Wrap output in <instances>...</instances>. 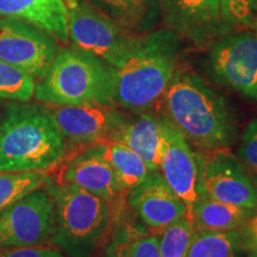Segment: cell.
<instances>
[{"mask_svg":"<svg viewBox=\"0 0 257 257\" xmlns=\"http://www.w3.org/2000/svg\"><path fill=\"white\" fill-rule=\"evenodd\" d=\"M162 115L195 152L229 149L237 134L226 99L189 69L178 68L161 99Z\"/></svg>","mask_w":257,"mask_h":257,"instance_id":"cell-1","label":"cell"},{"mask_svg":"<svg viewBox=\"0 0 257 257\" xmlns=\"http://www.w3.org/2000/svg\"><path fill=\"white\" fill-rule=\"evenodd\" d=\"M181 38L170 29L140 35L114 69V102L130 113L161 101L179 68Z\"/></svg>","mask_w":257,"mask_h":257,"instance_id":"cell-2","label":"cell"},{"mask_svg":"<svg viewBox=\"0 0 257 257\" xmlns=\"http://www.w3.org/2000/svg\"><path fill=\"white\" fill-rule=\"evenodd\" d=\"M64 154V138L46 105L6 106L0 119V172H43Z\"/></svg>","mask_w":257,"mask_h":257,"instance_id":"cell-3","label":"cell"},{"mask_svg":"<svg viewBox=\"0 0 257 257\" xmlns=\"http://www.w3.org/2000/svg\"><path fill=\"white\" fill-rule=\"evenodd\" d=\"M54 200L50 243L66 257H93L107 232L112 204L85 189L59 185L50 178L44 185Z\"/></svg>","mask_w":257,"mask_h":257,"instance_id":"cell-4","label":"cell"},{"mask_svg":"<svg viewBox=\"0 0 257 257\" xmlns=\"http://www.w3.org/2000/svg\"><path fill=\"white\" fill-rule=\"evenodd\" d=\"M35 98L46 105H112L114 69L76 48L60 49L35 88Z\"/></svg>","mask_w":257,"mask_h":257,"instance_id":"cell-5","label":"cell"},{"mask_svg":"<svg viewBox=\"0 0 257 257\" xmlns=\"http://www.w3.org/2000/svg\"><path fill=\"white\" fill-rule=\"evenodd\" d=\"M68 36L74 48L118 67L133 48L136 35L130 34L85 0H66ZM140 36V35H138Z\"/></svg>","mask_w":257,"mask_h":257,"instance_id":"cell-6","label":"cell"},{"mask_svg":"<svg viewBox=\"0 0 257 257\" xmlns=\"http://www.w3.org/2000/svg\"><path fill=\"white\" fill-rule=\"evenodd\" d=\"M199 194L257 212V191L252 176L229 149L195 152Z\"/></svg>","mask_w":257,"mask_h":257,"instance_id":"cell-7","label":"cell"},{"mask_svg":"<svg viewBox=\"0 0 257 257\" xmlns=\"http://www.w3.org/2000/svg\"><path fill=\"white\" fill-rule=\"evenodd\" d=\"M208 68L221 85L257 101V32L238 30L210 47Z\"/></svg>","mask_w":257,"mask_h":257,"instance_id":"cell-8","label":"cell"},{"mask_svg":"<svg viewBox=\"0 0 257 257\" xmlns=\"http://www.w3.org/2000/svg\"><path fill=\"white\" fill-rule=\"evenodd\" d=\"M54 200L46 187L0 211V250L50 243Z\"/></svg>","mask_w":257,"mask_h":257,"instance_id":"cell-9","label":"cell"},{"mask_svg":"<svg viewBox=\"0 0 257 257\" xmlns=\"http://www.w3.org/2000/svg\"><path fill=\"white\" fill-rule=\"evenodd\" d=\"M60 47L46 31L27 22L0 17V60L42 79Z\"/></svg>","mask_w":257,"mask_h":257,"instance_id":"cell-10","label":"cell"},{"mask_svg":"<svg viewBox=\"0 0 257 257\" xmlns=\"http://www.w3.org/2000/svg\"><path fill=\"white\" fill-rule=\"evenodd\" d=\"M66 142L74 147H91L113 140L127 113L112 105H46Z\"/></svg>","mask_w":257,"mask_h":257,"instance_id":"cell-11","label":"cell"},{"mask_svg":"<svg viewBox=\"0 0 257 257\" xmlns=\"http://www.w3.org/2000/svg\"><path fill=\"white\" fill-rule=\"evenodd\" d=\"M159 5L167 28L198 48H210L231 32L218 0H159Z\"/></svg>","mask_w":257,"mask_h":257,"instance_id":"cell-12","label":"cell"},{"mask_svg":"<svg viewBox=\"0 0 257 257\" xmlns=\"http://www.w3.org/2000/svg\"><path fill=\"white\" fill-rule=\"evenodd\" d=\"M161 137L162 143L159 172L167 185L185 204L189 218L192 208L199 198L197 155L181 133L162 114Z\"/></svg>","mask_w":257,"mask_h":257,"instance_id":"cell-13","label":"cell"},{"mask_svg":"<svg viewBox=\"0 0 257 257\" xmlns=\"http://www.w3.org/2000/svg\"><path fill=\"white\" fill-rule=\"evenodd\" d=\"M56 184L82 188L112 205L119 202L124 195L100 143L70 154L63 162Z\"/></svg>","mask_w":257,"mask_h":257,"instance_id":"cell-14","label":"cell"},{"mask_svg":"<svg viewBox=\"0 0 257 257\" xmlns=\"http://www.w3.org/2000/svg\"><path fill=\"white\" fill-rule=\"evenodd\" d=\"M127 204L147 229L160 233L169 224L187 216L185 204L172 191L159 170L127 193Z\"/></svg>","mask_w":257,"mask_h":257,"instance_id":"cell-15","label":"cell"},{"mask_svg":"<svg viewBox=\"0 0 257 257\" xmlns=\"http://www.w3.org/2000/svg\"><path fill=\"white\" fill-rule=\"evenodd\" d=\"M0 17L27 22L68 43V10L64 0H0Z\"/></svg>","mask_w":257,"mask_h":257,"instance_id":"cell-16","label":"cell"},{"mask_svg":"<svg viewBox=\"0 0 257 257\" xmlns=\"http://www.w3.org/2000/svg\"><path fill=\"white\" fill-rule=\"evenodd\" d=\"M113 140L119 141L144 161L150 172L159 170L161 157V115L152 111L131 113Z\"/></svg>","mask_w":257,"mask_h":257,"instance_id":"cell-17","label":"cell"},{"mask_svg":"<svg viewBox=\"0 0 257 257\" xmlns=\"http://www.w3.org/2000/svg\"><path fill=\"white\" fill-rule=\"evenodd\" d=\"M101 12L133 35L156 29L161 19L159 0H95Z\"/></svg>","mask_w":257,"mask_h":257,"instance_id":"cell-18","label":"cell"},{"mask_svg":"<svg viewBox=\"0 0 257 257\" xmlns=\"http://www.w3.org/2000/svg\"><path fill=\"white\" fill-rule=\"evenodd\" d=\"M256 211L226 204L199 194L191 212L195 230L231 231L243 229L252 219Z\"/></svg>","mask_w":257,"mask_h":257,"instance_id":"cell-19","label":"cell"},{"mask_svg":"<svg viewBox=\"0 0 257 257\" xmlns=\"http://www.w3.org/2000/svg\"><path fill=\"white\" fill-rule=\"evenodd\" d=\"M104 257H161L159 233L150 232L142 223L126 221L114 231Z\"/></svg>","mask_w":257,"mask_h":257,"instance_id":"cell-20","label":"cell"},{"mask_svg":"<svg viewBox=\"0 0 257 257\" xmlns=\"http://www.w3.org/2000/svg\"><path fill=\"white\" fill-rule=\"evenodd\" d=\"M248 250L245 226L231 231L195 230L186 257H240Z\"/></svg>","mask_w":257,"mask_h":257,"instance_id":"cell-21","label":"cell"},{"mask_svg":"<svg viewBox=\"0 0 257 257\" xmlns=\"http://www.w3.org/2000/svg\"><path fill=\"white\" fill-rule=\"evenodd\" d=\"M100 146L102 154L114 170L124 194H127L150 174V170L144 161L119 141H106L100 143Z\"/></svg>","mask_w":257,"mask_h":257,"instance_id":"cell-22","label":"cell"},{"mask_svg":"<svg viewBox=\"0 0 257 257\" xmlns=\"http://www.w3.org/2000/svg\"><path fill=\"white\" fill-rule=\"evenodd\" d=\"M48 179L43 172H0V211L44 187Z\"/></svg>","mask_w":257,"mask_h":257,"instance_id":"cell-23","label":"cell"},{"mask_svg":"<svg viewBox=\"0 0 257 257\" xmlns=\"http://www.w3.org/2000/svg\"><path fill=\"white\" fill-rule=\"evenodd\" d=\"M35 88L34 76L0 60V100L28 102L34 96Z\"/></svg>","mask_w":257,"mask_h":257,"instance_id":"cell-24","label":"cell"},{"mask_svg":"<svg viewBox=\"0 0 257 257\" xmlns=\"http://www.w3.org/2000/svg\"><path fill=\"white\" fill-rule=\"evenodd\" d=\"M194 231V225L188 217L169 224L159 233L161 257H186Z\"/></svg>","mask_w":257,"mask_h":257,"instance_id":"cell-25","label":"cell"},{"mask_svg":"<svg viewBox=\"0 0 257 257\" xmlns=\"http://www.w3.org/2000/svg\"><path fill=\"white\" fill-rule=\"evenodd\" d=\"M221 16L231 32L251 28L257 16V0H218Z\"/></svg>","mask_w":257,"mask_h":257,"instance_id":"cell-26","label":"cell"},{"mask_svg":"<svg viewBox=\"0 0 257 257\" xmlns=\"http://www.w3.org/2000/svg\"><path fill=\"white\" fill-rule=\"evenodd\" d=\"M237 156L253 172H257V117L244 130Z\"/></svg>","mask_w":257,"mask_h":257,"instance_id":"cell-27","label":"cell"},{"mask_svg":"<svg viewBox=\"0 0 257 257\" xmlns=\"http://www.w3.org/2000/svg\"><path fill=\"white\" fill-rule=\"evenodd\" d=\"M0 257H66L61 251L46 245L18 246L0 250Z\"/></svg>","mask_w":257,"mask_h":257,"instance_id":"cell-28","label":"cell"},{"mask_svg":"<svg viewBox=\"0 0 257 257\" xmlns=\"http://www.w3.org/2000/svg\"><path fill=\"white\" fill-rule=\"evenodd\" d=\"M246 238H248V250H256L257 251V214L245 226Z\"/></svg>","mask_w":257,"mask_h":257,"instance_id":"cell-29","label":"cell"},{"mask_svg":"<svg viewBox=\"0 0 257 257\" xmlns=\"http://www.w3.org/2000/svg\"><path fill=\"white\" fill-rule=\"evenodd\" d=\"M246 257H257V251L256 250H249V253Z\"/></svg>","mask_w":257,"mask_h":257,"instance_id":"cell-30","label":"cell"},{"mask_svg":"<svg viewBox=\"0 0 257 257\" xmlns=\"http://www.w3.org/2000/svg\"><path fill=\"white\" fill-rule=\"evenodd\" d=\"M251 28L253 29V31L257 32V16L255 17V19H253V23H252V27Z\"/></svg>","mask_w":257,"mask_h":257,"instance_id":"cell-31","label":"cell"},{"mask_svg":"<svg viewBox=\"0 0 257 257\" xmlns=\"http://www.w3.org/2000/svg\"><path fill=\"white\" fill-rule=\"evenodd\" d=\"M252 180H253V184H255V187H256V191H257V172H255V175L252 176Z\"/></svg>","mask_w":257,"mask_h":257,"instance_id":"cell-32","label":"cell"},{"mask_svg":"<svg viewBox=\"0 0 257 257\" xmlns=\"http://www.w3.org/2000/svg\"><path fill=\"white\" fill-rule=\"evenodd\" d=\"M64 2H66V0H64Z\"/></svg>","mask_w":257,"mask_h":257,"instance_id":"cell-33","label":"cell"}]
</instances>
